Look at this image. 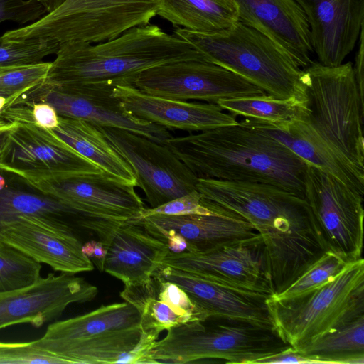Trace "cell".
I'll list each match as a JSON object with an SVG mask.
<instances>
[{
    "mask_svg": "<svg viewBox=\"0 0 364 364\" xmlns=\"http://www.w3.org/2000/svg\"><path fill=\"white\" fill-rule=\"evenodd\" d=\"M0 240L54 271L75 274L94 269L91 260L82 252L78 235L36 217H21L2 224Z\"/></svg>",
    "mask_w": 364,
    "mask_h": 364,
    "instance_id": "21",
    "label": "cell"
},
{
    "mask_svg": "<svg viewBox=\"0 0 364 364\" xmlns=\"http://www.w3.org/2000/svg\"><path fill=\"white\" fill-rule=\"evenodd\" d=\"M17 176L45 194L103 218L127 221L138 218L144 208L135 186L122 182L103 171Z\"/></svg>",
    "mask_w": 364,
    "mask_h": 364,
    "instance_id": "14",
    "label": "cell"
},
{
    "mask_svg": "<svg viewBox=\"0 0 364 364\" xmlns=\"http://www.w3.org/2000/svg\"><path fill=\"white\" fill-rule=\"evenodd\" d=\"M223 109L233 116H242L271 124H282L303 120L308 117V100L296 97L279 99L263 94L218 101Z\"/></svg>",
    "mask_w": 364,
    "mask_h": 364,
    "instance_id": "30",
    "label": "cell"
},
{
    "mask_svg": "<svg viewBox=\"0 0 364 364\" xmlns=\"http://www.w3.org/2000/svg\"><path fill=\"white\" fill-rule=\"evenodd\" d=\"M9 123H10V122H6V121H5V120H4V119L0 116V127H1V126H4V125H5V124H9Z\"/></svg>",
    "mask_w": 364,
    "mask_h": 364,
    "instance_id": "48",
    "label": "cell"
},
{
    "mask_svg": "<svg viewBox=\"0 0 364 364\" xmlns=\"http://www.w3.org/2000/svg\"><path fill=\"white\" fill-rule=\"evenodd\" d=\"M50 66V62L43 61L31 65L0 67V94L6 97L9 102L44 82Z\"/></svg>",
    "mask_w": 364,
    "mask_h": 364,
    "instance_id": "34",
    "label": "cell"
},
{
    "mask_svg": "<svg viewBox=\"0 0 364 364\" xmlns=\"http://www.w3.org/2000/svg\"><path fill=\"white\" fill-rule=\"evenodd\" d=\"M0 171L14 174L91 173L102 171L52 129L15 123L0 149Z\"/></svg>",
    "mask_w": 364,
    "mask_h": 364,
    "instance_id": "16",
    "label": "cell"
},
{
    "mask_svg": "<svg viewBox=\"0 0 364 364\" xmlns=\"http://www.w3.org/2000/svg\"><path fill=\"white\" fill-rule=\"evenodd\" d=\"M8 102V99L2 95H0V112L5 107Z\"/></svg>",
    "mask_w": 364,
    "mask_h": 364,
    "instance_id": "47",
    "label": "cell"
},
{
    "mask_svg": "<svg viewBox=\"0 0 364 364\" xmlns=\"http://www.w3.org/2000/svg\"><path fill=\"white\" fill-rule=\"evenodd\" d=\"M138 311L141 315L142 332L152 333L158 336L164 330L168 331L192 321L188 317L178 314L168 304L158 299L157 295L149 297Z\"/></svg>",
    "mask_w": 364,
    "mask_h": 364,
    "instance_id": "35",
    "label": "cell"
},
{
    "mask_svg": "<svg viewBox=\"0 0 364 364\" xmlns=\"http://www.w3.org/2000/svg\"><path fill=\"white\" fill-rule=\"evenodd\" d=\"M4 173L6 185L0 190V225L21 217H36L77 235L80 232L94 233L108 247L124 223L77 209L31 186L16 174Z\"/></svg>",
    "mask_w": 364,
    "mask_h": 364,
    "instance_id": "15",
    "label": "cell"
},
{
    "mask_svg": "<svg viewBox=\"0 0 364 364\" xmlns=\"http://www.w3.org/2000/svg\"><path fill=\"white\" fill-rule=\"evenodd\" d=\"M129 220L162 241L171 235L179 237L186 242L188 252H207L261 241L250 223L242 218L228 215L155 214Z\"/></svg>",
    "mask_w": 364,
    "mask_h": 364,
    "instance_id": "19",
    "label": "cell"
},
{
    "mask_svg": "<svg viewBox=\"0 0 364 364\" xmlns=\"http://www.w3.org/2000/svg\"><path fill=\"white\" fill-rule=\"evenodd\" d=\"M133 86L160 97L214 104L223 99L266 94L236 73L205 60L178 61L151 68L136 77Z\"/></svg>",
    "mask_w": 364,
    "mask_h": 364,
    "instance_id": "13",
    "label": "cell"
},
{
    "mask_svg": "<svg viewBox=\"0 0 364 364\" xmlns=\"http://www.w3.org/2000/svg\"><path fill=\"white\" fill-rule=\"evenodd\" d=\"M28 106L31 107L35 124L52 130L58 126V115L52 106L43 102H35Z\"/></svg>",
    "mask_w": 364,
    "mask_h": 364,
    "instance_id": "40",
    "label": "cell"
},
{
    "mask_svg": "<svg viewBox=\"0 0 364 364\" xmlns=\"http://www.w3.org/2000/svg\"><path fill=\"white\" fill-rule=\"evenodd\" d=\"M53 131L105 173L136 186V178L132 168L111 146L96 125L82 119L58 116V124Z\"/></svg>",
    "mask_w": 364,
    "mask_h": 364,
    "instance_id": "27",
    "label": "cell"
},
{
    "mask_svg": "<svg viewBox=\"0 0 364 364\" xmlns=\"http://www.w3.org/2000/svg\"><path fill=\"white\" fill-rule=\"evenodd\" d=\"M168 252L165 242L127 220L111 240L103 271L121 280L124 286L147 283Z\"/></svg>",
    "mask_w": 364,
    "mask_h": 364,
    "instance_id": "25",
    "label": "cell"
},
{
    "mask_svg": "<svg viewBox=\"0 0 364 364\" xmlns=\"http://www.w3.org/2000/svg\"><path fill=\"white\" fill-rule=\"evenodd\" d=\"M59 43L46 38H9L0 36V67L19 66L43 62L55 55Z\"/></svg>",
    "mask_w": 364,
    "mask_h": 364,
    "instance_id": "33",
    "label": "cell"
},
{
    "mask_svg": "<svg viewBox=\"0 0 364 364\" xmlns=\"http://www.w3.org/2000/svg\"><path fill=\"white\" fill-rule=\"evenodd\" d=\"M41 264L0 240V291L20 289L36 283Z\"/></svg>",
    "mask_w": 364,
    "mask_h": 364,
    "instance_id": "31",
    "label": "cell"
},
{
    "mask_svg": "<svg viewBox=\"0 0 364 364\" xmlns=\"http://www.w3.org/2000/svg\"><path fill=\"white\" fill-rule=\"evenodd\" d=\"M159 0H65L41 18L3 35L9 38H46L58 43H98L149 24Z\"/></svg>",
    "mask_w": 364,
    "mask_h": 364,
    "instance_id": "9",
    "label": "cell"
},
{
    "mask_svg": "<svg viewBox=\"0 0 364 364\" xmlns=\"http://www.w3.org/2000/svg\"><path fill=\"white\" fill-rule=\"evenodd\" d=\"M97 293L82 277L49 273L31 286L0 291V329L19 323L40 328L59 318L70 304L90 301Z\"/></svg>",
    "mask_w": 364,
    "mask_h": 364,
    "instance_id": "17",
    "label": "cell"
},
{
    "mask_svg": "<svg viewBox=\"0 0 364 364\" xmlns=\"http://www.w3.org/2000/svg\"><path fill=\"white\" fill-rule=\"evenodd\" d=\"M302 70L309 107L306 121L331 151L364 173V98L353 63L326 66L313 61Z\"/></svg>",
    "mask_w": 364,
    "mask_h": 364,
    "instance_id": "6",
    "label": "cell"
},
{
    "mask_svg": "<svg viewBox=\"0 0 364 364\" xmlns=\"http://www.w3.org/2000/svg\"><path fill=\"white\" fill-rule=\"evenodd\" d=\"M165 144L198 178L269 183L305 198L307 163L242 119Z\"/></svg>",
    "mask_w": 364,
    "mask_h": 364,
    "instance_id": "2",
    "label": "cell"
},
{
    "mask_svg": "<svg viewBox=\"0 0 364 364\" xmlns=\"http://www.w3.org/2000/svg\"><path fill=\"white\" fill-rule=\"evenodd\" d=\"M112 95L132 114L166 129L203 132L238 123L235 116L214 103L160 97L133 85H115Z\"/></svg>",
    "mask_w": 364,
    "mask_h": 364,
    "instance_id": "22",
    "label": "cell"
},
{
    "mask_svg": "<svg viewBox=\"0 0 364 364\" xmlns=\"http://www.w3.org/2000/svg\"><path fill=\"white\" fill-rule=\"evenodd\" d=\"M175 35L188 42L203 60L245 78L279 99H306L303 70L264 34L239 21L230 29L213 34L177 28Z\"/></svg>",
    "mask_w": 364,
    "mask_h": 364,
    "instance_id": "5",
    "label": "cell"
},
{
    "mask_svg": "<svg viewBox=\"0 0 364 364\" xmlns=\"http://www.w3.org/2000/svg\"><path fill=\"white\" fill-rule=\"evenodd\" d=\"M308 21L318 63L338 66L352 52L364 28V0H294Z\"/></svg>",
    "mask_w": 364,
    "mask_h": 364,
    "instance_id": "20",
    "label": "cell"
},
{
    "mask_svg": "<svg viewBox=\"0 0 364 364\" xmlns=\"http://www.w3.org/2000/svg\"><path fill=\"white\" fill-rule=\"evenodd\" d=\"M364 28L360 31L358 38V49L355 57L353 70L360 95L364 98Z\"/></svg>",
    "mask_w": 364,
    "mask_h": 364,
    "instance_id": "43",
    "label": "cell"
},
{
    "mask_svg": "<svg viewBox=\"0 0 364 364\" xmlns=\"http://www.w3.org/2000/svg\"><path fill=\"white\" fill-rule=\"evenodd\" d=\"M156 15L177 28L204 34L227 31L239 21L235 0H159Z\"/></svg>",
    "mask_w": 364,
    "mask_h": 364,
    "instance_id": "28",
    "label": "cell"
},
{
    "mask_svg": "<svg viewBox=\"0 0 364 364\" xmlns=\"http://www.w3.org/2000/svg\"><path fill=\"white\" fill-rule=\"evenodd\" d=\"M141 334L139 311L124 301L53 322L43 336L33 342L68 364L120 363Z\"/></svg>",
    "mask_w": 364,
    "mask_h": 364,
    "instance_id": "8",
    "label": "cell"
},
{
    "mask_svg": "<svg viewBox=\"0 0 364 364\" xmlns=\"http://www.w3.org/2000/svg\"><path fill=\"white\" fill-rule=\"evenodd\" d=\"M0 95H1L0 94Z\"/></svg>",
    "mask_w": 364,
    "mask_h": 364,
    "instance_id": "49",
    "label": "cell"
},
{
    "mask_svg": "<svg viewBox=\"0 0 364 364\" xmlns=\"http://www.w3.org/2000/svg\"><path fill=\"white\" fill-rule=\"evenodd\" d=\"M274 326L210 316L168 330L146 353L143 363H188L215 360L256 364L289 348Z\"/></svg>",
    "mask_w": 364,
    "mask_h": 364,
    "instance_id": "4",
    "label": "cell"
},
{
    "mask_svg": "<svg viewBox=\"0 0 364 364\" xmlns=\"http://www.w3.org/2000/svg\"><path fill=\"white\" fill-rule=\"evenodd\" d=\"M114 87L102 83L53 85L43 82L16 96L9 105L47 103L60 117L125 129L162 144L173 137L168 129L127 111L113 96Z\"/></svg>",
    "mask_w": 364,
    "mask_h": 364,
    "instance_id": "10",
    "label": "cell"
},
{
    "mask_svg": "<svg viewBox=\"0 0 364 364\" xmlns=\"http://www.w3.org/2000/svg\"><path fill=\"white\" fill-rule=\"evenodd\" d=\"M304 194L326 250L350 262L362 258L364 196L308 163Z\"/></svg>",
    "mask_w": 364,
    "mask_h": 364,
    "instance_id": "11",
    "label": "cell"
},
{
    "mask_svg": "<svg viewBox=\"0 0 364 364\" xmlns=\"http://www.w3.org/2000/svg\"><path fill=\"white\" fill-rule=\"evenodd\" d=\"M6 185V176L4 172L0 171V190L3 189Z\"/></svg>",
    "mask_w": 364,
    "mask_h": 364,
    "instance_id": "46",
    "label": "cell"
},
{
    "mask_svg": "<svg viewBox=\"0 0 364 364\" xmlns=\"http://www.w3.org/2000/svg\"><path fill=\"white\" fill-rule=\"evenodd\" d=\"M97 127L130 166L151 208L196 189L198 177L166 144L125 129Z\"/></svg>",
    "mask_w": 364,
    "mask_h": 364,
    "instance_id": "12",
    "label": "cell"
},
{
    "mask_svg": "<svg viewBox=\"0 0 364 364\" xmlns=\"http://www.w3.org/2000/svg\"><path fill=\"white\" fill-rule=\"evenodd\" d=\"M45 9L46 14L57 9L65 0H35Z\"/></svg>",
    "mask_w": 364,
    "mask_h": 364,
    "instance_id": "44",
    "label": "cell"
},
{
    "mask_svg": "<svg viewBox=\"0 0 364 364\" xmlns=\"http://www.w3.org/2000/svg\"><path fill=\"white\" fill-rule=\"evenodd\" d=\"M196 190L213 213L242 218L258 232L273 295L327 251L305 198L269 183L206 178Z\"/></svg>",
    "mask_w": 364,
    "mask_h": 364,
    "instance_id": "1",
    "label": "cell"
},
{
    "mask_svg": "<svg viewBox=\"0 0 364 364\" xmlns=\"http://www.w3.org/2000/svg\"><path fill=\"white\" fill-rule=\"evenodd\" d=\"M152 277L181 287L208 317L223 316L274 326L266 304L267 294L213 282L169 266H160Z\"/></svg>",
    "mask_w": 364,
    "mask_h": 364,
    "instance_id": "23",
    "label": "cell"
},
{
    "mask_svg": "<svg viewBox=\"0 0 364 364\" xmlns=\"http://www.w3.org/2000/svg\"><path fill=\"white\" fill-rule=\"evenodd\" d=\"M294 349L316 363L364 364V315Z\"/></svg>",
    "mask_w": 364,
    "mask_h": 364,
    "instance_id": "29",
    "label": "cell"
},
{
    "mask_svg": "<svg viewBox=\"0 0 364 364\" xmlns=\"http://www.w3.org/2000/svg\"><path fill=\"white\" fill-rule=\"evenodd\" d=\"M14 124L15 123H9L0 127V149L7 132L14 125Z\"/></svg>",
    "mask_w": 364,
    "mask_h": 364,
    "instance_id": "45",
    "label": "cell"
},
{
    "mask_svg": "<svg viewBox=\"0 0 364 364\" xmlns=\"http://www.w3.org/2000/svg\"><path fill=\"white\" fill-rule=\"evenodd\" d=\"M107 247L99 240H90L82 244V252L91 260L96 267L103 271Z\"/></svg>",
    "mask_w": 364,
    "mask_h": 364,
    "instance_id": "42",
    "label": "cell"
},
{
    "mask_svg": "<svg viewBox=\"0 0 364 364\" xmlns=\"http://www.w3.org/2000/svg\"><path fill=\"white\" fill-rule=\"evenodd\" d=\"M154 279L158 283V299L168 304L178 314L187 316L192 321L208 318L181 287L170 281Z\"/></svg>",
    "mask_w": 364,
    "mask_h": 364,
    "instance_id": "37",
    "label": "cell"
},
{
    "mask_svg": "<svg viewBox=\"0 0 364 364\" xmlns=\"http://www.w3.org/2000/svg\"><path fill=\"white\" fill-rule=\"evenodd\" d=\"M200 193L196 189L156 208H144L141 212L139 216L136 218H144L155 214L168 215L216 214L203 205L200 203Z\"/></svg>",
    "mask_w": 364,
    "mask_h": 364,
    "instance_id": "38",
    "label": "cell"
},
{
    "mask_svg": "<svg viewBox=\"0 0 364 364\" xmlns=\"http://www.w3.org/2000/svg\"><path fill=\"white\" fill-rule=\"evenodd\" d=\"M349 262L343 257L327 250L288 288L272 296L291 299L307 294L334 279Z\"/></svg>",
    "mask_w": 364,
    "mask_h": 364,
    "instance_id": "32",
    "label": "cell"
},
{
    "mask_svg": "<svg viewBox=\"0 0 364 364\" xmlns=\"http://www.w3.org/2000/svg\"><path fill=\"white\" fill-rule=\"evenodd\" d=\"M239 21L267 36L304 69L313 63L310 29L294 0H235Z\"/></svg>",
    "mask_w": 364,
    "mask_h": 364,
    "instance_id": "24",
    "label": "cell"
},
{
    "mask_svg": "<svg viewBox=\"0 0 364 364\" xmlns=\"http://www.w3.org/2000/svg\"><path fill=\"white\" fill-rule=\"evenodd\" d=\"M68 364L64 359L33 342L0 341V364Z\"/></svg>",
    "mask_w": 364,
    "mask_h": 364,
    "instance_id": "36",
    "label": "cell"
},
{
    "mask_svg": "<svg viewBox=\"0 0 364 364\" xmlns=\"http://www.w3.org/2000/svg\"><path fill=\"white\" fill-rule=\"evenodd\" d=\"M271 363V364H303V363H316V362L309 358L302 355L296 349L290 346L284 351L264 358L258 362V364Z\"/></svg>",
    "mask_w": 364,
    "mask_h": 364,
    "instance_id": "41",
    "label": "cell"
},
{
    "mask_svg": "<svg viewBox=\"0 0 364 364\" xmlns=\"http://www.w3.org/2000/svg\"><path fill=\"white\" fill-rule=\"evenodd\" d=\"M243 121L274 137L305 162L331 174L364 196V173L307 134L295 122L271 124L252 118Z\"/></svg>",
    "mask_w": 364,
    "mask_h": 364,
    "instance_id": "26",
    "label": "cell"
},
{
    "mask_svg": "<svg viewBox=\"0 0 364 364\" xmlns=\"http://www.w3.org/2000/svg\"><path fill=\"white\" fill-rule=\"evenodd\" d=\"M46 14L43 7L35 0H0V24L4 21L32 23Z\"/></svg>",
    "mask_w": 364,
    "mask_h": 364,
    "instance_id": "39",
    "label": "cell"
},
{
    "mask_svg": "<svg viewBox=\"0 0 364 364\" xmlns=\"http://www.w3.org/2000/svg\"><path fill=\"white\" fill-rule=\"evenodd\" d=\"M161 266H169L231 287L274 294L261 241L207 252H169Z\"/></svg>",
    "mask_w": 364,
    "mask_h": 364,
    "instance_id": "18",
    "label": "cell"
},
{
    "mask_svg": "<svg viewBox=\"0 0 364 364\" xmlns=\"http://www.w3.org/2000/svg\"><path fill=\"white\" fill-rule=\"evenodd\" d=\"M266 304L274 328L296 348L364 315V259L349 262L314 291L291 299L269 296Z\"/></svg>",
    "mask_w": 364,
    "mask_h": 364,
    "instance_id": "7",
    "label": "cell"
},
{
    "mask_svg": "<svg viewBox=\"0 0 364 364\" xmlns=\"http://www.w3.org/2000/svg\"><path fill=\"white\" fill-rule=\"evenodd\" d=\"M55 55L44 80L53 85H134L136 77L151 68L178 61L204 60L188 42L150 23L94 45L77 41L60 43Z\"/></svg>",
    "mask_w": 364,
    "mask_h": 364,
    "instance_id": "3",
    "label": "cell"
}]
</instances>
